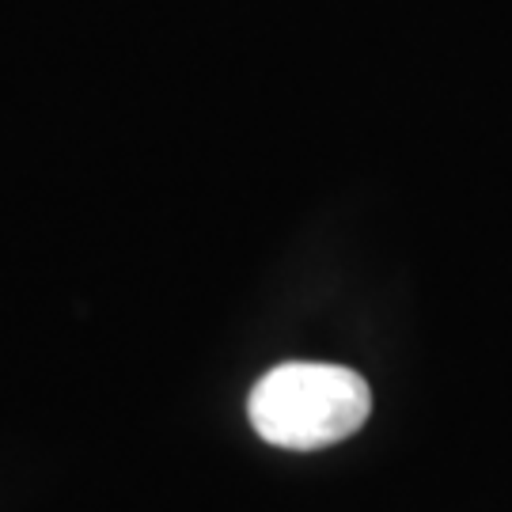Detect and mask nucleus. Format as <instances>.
<instances>
[{"label":"nucleus","instance_id":"1","mask_svg":"<svg viewBox=\"0 0 512 512\" xmlns=\"http://www.w3.org/2000/svg\"><path fill=\"white\" fill-rule=\"evenodd\" d=\"M372 414L365 376L342 365L289 361L270 368L247 399V418L262 440L289 452H311L353 437Z\"/></svg>","mask_w":512,"mask_h":512}]
</instances>
